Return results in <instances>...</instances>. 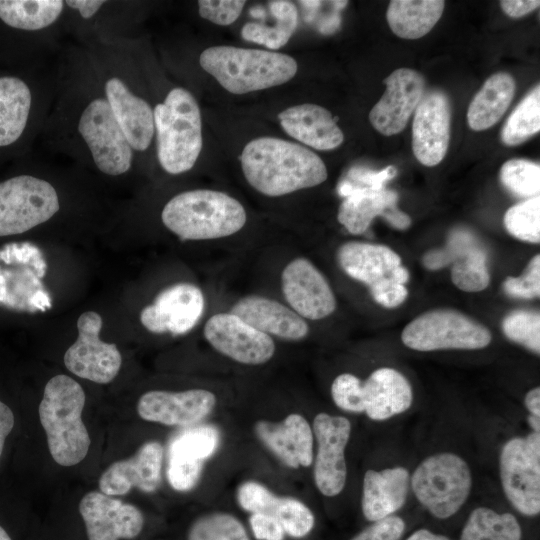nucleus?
I'll return each instance as SVG.
<instances>
[{"mask_svg":"<svg viewBox=\"0 0 540 540\" xmlns=\"http://www.w3.org/2000/svg\"><path fill=\"white\" fill-rule=\"evenodd\" d=\"M80 45L139 163L152 150L155 131L151 94L146 89L131 38Z\"/></svg>","mask_w":540,"mask_h":540,"instance_id":"2","label":"nucleus"},{"mask_svg":"<svg viewBox=\"0 0 540 540\" xmlns=\"http://www.w3.org/2000/svg\"><path fill=\"white\" fill-rule=\"evenodd\" d=\"M504 225L514 237L531 243L540 241V197L526 199L510 207Z\"/></svg>","mask_w":540,"mask_h":540,"instance_id":"41","label":"nucleus"},{"mask_svg":"<svg viewBox=\"0 0 540 540\" xmlns=\"http://www.w3.org/2000/svg\"><path fill=\"white\" fill-rule=\"evenodd\" d=\"M62 209L61 190L46 172H23L0 181V237L44 225Z\"/></svg>","mask_w":540,"mask_h":540,"instance_id":"9","label":"nucleus"},{"mask_svg":"<svg viewBox=\"0 0 540 540\" xmlns=\"http://www.w3.org/2000/svg\"><path fill=\"white\" fill-rule=\"evenodd\" d=\"M528 423L533 429V432H540V416L529 415Z\"/></svg>","mask_w":540,"mask_h":540,"instance_id":"54","label":"nucleus"},{"mask_svg":"<svg viewBox=\"0 0 540 540\" xmlns=\"http://www.w3.org/2000/svg\"><path fill=\"white\" fill-rule=\"evenodd\" d=\"M450 139V105L441 91L422 97L414 111L412 147L416 159L425 166H436L445 157Z\"/></svg>","mask_w":540,"mask_h":540,"instance_id":"25","label":"nucleus"},{"mask_svg":"<svg viewBox=\"0 0 540 540\" xmlns=\"http://www.w3.org/2000/svg\"><path fill=\"white\" fill-rule=\"evenodd\" d=\"M187 540H250L243 524L224 512L205 514L189 527Z\"/></svg>","mask_w":540,"mask_h":540,"instance_id":"38","label":"nucleus"},{"mask_svg":"<svg viewBox=\"0 0 540 540\" xmlns=\"http://www.w3.org/2000/svg\"><path fill=\"white\" fill-rule=\"evenodd\" d=\"M161 97L151 98L155 158L164 172L180 175L196 164L203 146L202 119L194 95L172 86Z\"/></svg>","mask_w":540,"mask_h":540,"instance_id":"5","label":"nucleus"},{"mask_svg":"<svg viewBox=\"0 0 540 540\" xmlns=\"http://www.w3.org/2000/svg\"><path fill=\"white\" fill-rule=\"evenodd\" d=\"M0 540H12L9 533L6 531V529L0 525Z\"/></svg>","mask_w":540,"mask_h":540,"instance_id":"55","label":"nucleus"},{"mask_svg":"<svg viewBox=\"0 0 540 540\" xmlns=\"http://www.w3.org/2000/svg\"><path fill=\"white\" fill-rule=\"evenodd\" d=\"M268 8L275 18V23L265 25L248 22L243 26L241 35L249 42L276 50L284 46L294 33L298 23V12L292 2L284 0L271 1Z\"/></svg>","mask_w":540,"mask_h":540,"instance_id":"35","label":"nucleus"},{"mask_svg":"<svg viewBox=\"0 0 540 540\" xmlns=\"http://www.w3.org/2000/svg\"><path fill=\"white\" fill-rule=\"evenodd\" d=\"M418 501L436 518L454 515L467 500L472 486L470 468L454 453L427 457L411 477Z\"/></svg>","mask_w":540,"mask_h":540,"instance_id":"11","label":"nucleus"},{"mask_svg":"<svg viewBox=\"0 0 540 540\" xmlns=\"http://www.w3.org/2000/svg\"><path fill=\"white\" fill-rule=\"evenodd\" d=\"M436 258L442 268L452 263L451 279L460 290L479 292L489 285L486 251L468 230H454L447 245L436 250Z\"/></svg>","mask_w":540,"mask_h":540,"instance_id":"29","label":"nucleus"},{"mask_svg":"<svg viewBox=\"0 0 540 540\" xmlns=\"http://www.w3.org/2000/svg\"><path fill=\"white\" fill-rule=\"evenodd\" d=\"M442 0H393L386 18L391 30L400 38L418 39L429 33L442 16Z\"/></svg>","mask_w":540,"mask_h":540,"instance_id":"34","label":"nucleus"},{"mask_svg":"<svg viewBox=\"0 0 540 540\" xmlns=\"http://www.w3.org/2000/svg\"><path fill=\"white\" fill-rule=\"evenodd\" d=\"M337 262L351 278L368 286L374 300L386 308L402 304L408 290L407 269L391 248L361 241H348L337 250Z\"/></svg>","mask_w":540,"mask_h":540,"instance_id":"10","label":"nucleus"},{"mask_svg":"<svg viewBox=\"0 0 540 540\" xmlns=\"http://www.w3.org/2000/svg\"><path fill=\"white\" fill-rule=\"evenodd\" d=\"M364 412L372 420H385L406 411L413 393L408 380L397 370H375L363 383Z\"/></svg>","mask_w":540,"mask_h":540,"instance_id":"32","label":"nucleus"},{"mask_svg":"<svg viewBox=\"0 0 540 540\" xmlns=\"http://www.w3.org/2000/svg\"><path fill=\"white\" fill-rule=\"evenodd\" d=\"M85 401L84 389L68 375H56L44 387L39 419L50 455L61 466L77 465L88 454L91 439L82 420Z\"/></svg>","mask_w":540,"mask_h":540,"instance_id":"7","label":"nucleus"},{"mask_svg":"<svg viewBox=\"0 0 540 540\" xmlns=\"http://www.w3.org/2000/svg\"><path fill=\"white\" fill-rule=\"evenodd\" d=\"M505 336L531 350L540 352V315L538 312L518 310L506 316L502 323Z\"/></svg>","mask_w":540,"mask_h":540,"instance_id":"42","label":"nucleus"},{"mask_svg":"<svg viewBox=\"0 0 540 540\" xmlns=\"http://www.w3.org/2000/svg\"><path fill=\"white\" fill-rule=\"evenodd\" d=\"M280 287L286 304L306 321L324 319L336 309V298L330 284L305 257L293 258L284 266Z\"/></svg>","mask_w":540,"mask_h":540,"instance_id":"19","label":"nucleus"},{"mask_svg":"<svg viewBox=\"0 0 540 540\" xmlns=\"http://www.w3.org/2000/svg\"><path fill=\"white\" fill-rule=\"evenodd\" d=\"M386 90L369 113L372 126L381 134L400 133L424 94L423 76L410 68H398L384 79Z\"/></svg>","mask_w":540,"mask_h":540,"instance_id":"24","label":"nucleus"},{"mask_svg":"<svg viewBox=\"0 0 540 540\" xmlns=\"http://www.w3.org/2000/svg\"><path fill=\"white\" fill-rule=\"evenodd\" d=\"M540 130V86L537 85L514 109L502 130L505 145L516 146Z\"/></svg>","mask_w":540,"mask_h":540,"instance_id":"37","label":"nucleus"},{"mask_svg":"<svg viewBox=\"0 0 540 540\" xmlns=\"http://www.w3.org/2000/svg\"><path fill=\"white\" fill-rule=\"evenodd\" d=\"M502 184L513 194L522 198L539 196L540 166L526 159L506 161L500 170Z\"/></svg>","mask_w":540,"mask_h":540,"instance_id":"40","label":"nucleus"},{"mask_svg":"<svg viewBox=\"0 0 540 540\" xmlns=\"http://www.w3.org/2000/svg\"><path fill=\"white\" fill-rule=\"evenodd\" d=\"M255 434L285 466L309 467L314 459L313 430L304 416L291 413L280 422L259 420Z\"/></svg>","mask_w":540,"mask_h":540,"instance_id":"27","label":"nucleus"},{"mask_svg":"<svg viewBox=\"0 0 540 540\" xmlns=\"http://www.w3.org/2000/svg\"><path fill=\"white\" fill-rule=\"evenodd\" d=\"M503 491L520 513L537 515L540 511V432L507 441L500 454Z\"/></svg>","mask_w":540,"mask_h":540,"instance_id":"14","label":"nucleus"},{"mask_svg":"<svg viewBox=\"0 0 540 540\" xmlns=\"http://www.w3.org/2000/svg\"><path fill=\"white\" fill-rule=\"evenodd\" d=\"M200 67L233 94L281 85L292 79L297 63L287 54L234 46H212L198 58Z\"/></svg>","mask_w":540,"mask_h":540,"instance_id":"8","label":"nucleus"},{"mask_svg":"<svg viewBox=\"0 0 540 540\" xmlns=\"http://www.w3.org/2000/svg\"><path fill=\"white\" fill-rule=\"evenodd\" d=\"M339 193L345 197L338 210V221L351 234H362L376 216L384 217L393 227L406 229L410 217L397 208L398 194L386 188L374 190L343 182Z\"/></svg>","mask_w":540,"mask_h":540,"instance_id":"23","label":"nucleus"},{"mask_svg":"<svg viewBox=\"0 0 540 540\" xmlns=\"http://www.w3.org/2000/svg\"><path fill=\"white\" fill-rule=\"evenodd\" d=\"M284 131L292 138L317 150H332L344 140L332 114L322 106L301 104L278 114Z\"/></svg>","mask_w":540,"mask_h":540,"instance_id":"30","label":"nucleus"},{"mask_svg":"<svg viewBox=\"0 0 540 540\" xmlns=\"http://www.w3.org/2000/svg\"><path fill=\"white\" fill-rule=\"evenodd\" d=\"M230 312L273 339L300 341L309 333L307 321L287 304L263 295L239 298Z\"/></svg>","mask_w":540,"mask_h":540,"instance_id":"28","label":"nucleus"},{"mask_svg":"<svg viewBox=\"0 0 540 540\" xmlns=\"http://www.w3.org/2000/svg\"><path fill=\"white\" fill-rule=\"evenodd\" d=\"M268 487L257 481H245L236 493L239 506L251 514L267 513L275 497Z\"/></svg>","mask_w":540,"mask_h":540,"instance_id":"45","label":"nucleus"},{"mask_svg":"<svg viewBox=\"0 0 540 540\" xmlns=\"http://www.w3.org/2000/svg\"><path fill=\"white\" fill-rule=\"evenodd\" d=\"M56 93L40 137L45 148L97 174L123 178L138 164L78 43L56 59Z\"/></svg>","mask_w":540,"mask_h":540,"instance_id":"1","label":"nucleus"},{"mask_svg":"<svg viewBox=\"0 0 540 540\" xmlns=\"http://www.w3.org/2000/svg\"><path fill=\"white\" fill-rule=\"evenodd\" d=\"M247 182L259 193L279 197L311 188L327 179L322 159L308 148L287 140H251L241 154Z\"/></svg>","mask_w":540,"mask_h":540,"instance_id":"3","label":"nucleus"},{"mask_svg":"<svg viewBox=\"0 0 540 540\" xmlns=\"http://www.w3.org/2000/svg\"><path fill=\"white\" fill-rule=\"evenodd\" d=\"M245 1L240 0H200L198 14L217 25H230L240 16Z\"/></svg>","mask_w":540,"mask_h":540,"instance_id":"46","label":"nucleus"},{"mask_svg":"<svg viewBox=\"0 0 540 540\" xmlns=\"http://www.w3.org/2000/svg\"><path fill=\"white\" fill-rule=\"evenodd\" d=\"M79 513L88 540H131L144 526L140 509L101 491L86 493L79 502Z\"/></svg>","mask_w":540,"mask_h":540,"instance_id":"21","label":"nucleus"},{"mask_svg":"<svg viewBox=\"0 0 540 540\" xmlns=\"http://www.w3.org/2000/svg\"><path fill=\"white\" fill-rule=\"evenodd\" d=\"M501 8L510 17L520 18L539 7L538 0H503Z\"/></svg>","mask_w":540,"mask_h":540,"instance_id":"50","label":"nucleus"},{"mask_svg":"<svg viewBox=\"0 0 540 540\" xmlns=\"http://www.w3.org/2000/svg\"><path fill=\"white\" fill-rule=\"evenodd\" d=\"M406 540H449L444 535L435 534L427 529H419L412 533Z\"/></svg>","mask_w":540,"mask_h":540,"instance_id":"53","label":"nucleus"},{"mask_svg":"<svg viewBox=\"0 0 540 540\" xmlns=\"http://www.w3.org/2000/svg\"><path fill=\"white\" fill-rule=\"evenodd\" d=\"M203 336L216 352L244 365L265 364L276 352L272 337L230 311L209 317L203 327Z\"/></svg>","mask_w":540,"mask_h":540,"instance_id":"16","label":"nucleus"},{"mask_svg":"<svg viewBox=\"0 0 540 540\" xmlns=\"http://www.w3.org/2000/svg\"><path fill=\"white\" fill-rule=\"evenodd\" d=\"M404 530V521L392 515L373 522L351 540H399Z\"/></svg>","mask_w":540,"mask_h":540,"instance_id":"47","label":"nucleus"},{"mask_svg":"<svg viewBox=\"0 0 540 540\" xmlns=\"http://www.w3.org/2000/svg\"><path fill=\"white\" fill-rule=\"evenodd\" d=\"M164 227L182 241H208L232 236L247 222L244 206L217 190L191 189L172 196L163 206Z\"/></svg>","mask_w":540,"mask_h":540,"instance_id":"6","label":"nucleus"},{"mask_svg":"<svg viewBox=\"0 0 540 540\" xmlns=\"http://www.w3.org/2000/svg\"><path fill=\"white\" fill-rule=\"evenodd\" d=\"M216 395L201 388L179 392L151 390L140 396L136 409L145 421L189 427L204 420L215 408Z\"/></svg>","mask_w":540,"mask_h":540,"instance_id":"22","label":"nucleus"},{"mask_svg":"<svg viewBox=\"0 0 540 540\" xmlns=\"http://www.w3.org/2000/svg\"><path fill=\"white\" fill-rule=\"evenodd\" d=\"M507 294L518 298H535L540 295V255L534 256L520 277H509L503 284Z\"/></svg>","mask_w":540,"mask_h":540,"instance_id":"44","label":"nucleus"},{"mask_svg":"<svg viewBox=\"0 0 540 540\" xmlns=\"http://www.w3.org/2000/svg\"><path fill=\"white\" fill-rule=\"evenodd\" d=\"M283 527L285 534L292 538L306 536L314 527L312 511L300 500L293 497L276 496L268 512Z\"/></svg>","mask_w":540,"mask_h":540,"instance_id":"39","label":"nucleus"},{"mask_svg":"<svg viewBox=\"0 0 540 540\" xmlns=\"http://www.w3.org/2000/svg\"><path fill=\"white\" fill-rule=\"evenodd\" d=\"M14 414L10 407L0 401V457L3 452L7 436L14 427Z\"/></svg>","mask_w":540,"mask_h":540,"instance_id":"51","label":"nucleus"},{"mask_svg":"<svg viewBox=\"0 0 540 540\" xmlns=\"http://www.w3.org/2000/svg\"><path fill=\"white\" fill-rule=\"evenodd\" d=\"M102 317L95 311L77 320L78 337L64 354L65 367L74 375L98 384L110 383L119 373L122 356L113 343L101 340Z\"/></svg>","mask_w":540,"mask_h":540,"instance_id":"15","label":"nucleus"},{"mask_svg":"<svg viewBox=\"0 0 540 540\" xmlns=\"http://www.w3.org/2000/svg\"><path fill=\"white\" fill-rule=\"evenodd\" d=\"M63 28L76 43L136 37L132 34L139 2L126 0H64Z\"/></svg>","mask_w":540,"mask_h":540,"instance_id":"13","label":"nucleus"},{"mask_svg":"<svg viewBox=\"0 0 540 540\" xmlns=\"http://www.w3.org/2000/svg\"><path fill=\"white\" fill-rule=\"evenodd\" d=\"M205 296L197 285L180 282L164 288L140 313V322L149 332L173 336L190 332L201 319Z\"/></svg>","mask_w":540,"mask_h":540,"instance_id":"17","label":"nucleus"},{"mask_svg":"<svg viewBox=\"0 0 540 540\" xmlns=\"http://www.w3.org/2000/svg\"><path fill=\"white\" fill-rule=\"evenodd\" d=\"M514 92L515 81L510 74L500 72L489 77L469 105L470 128L482 131L496 124L511 104Z\"/></svg>","mask_w":540,"mask_h":540,"instance_id":"33","label":"nucleus"},{"mask_svg":"<svg viewBox=\"0 0 540 540\" xmlns=\"http://www.w3.org/2000/svg\"><path fill=\"white\" fill-rule=\"evenodd\" d=\"M249 524L257 540H284L285 531L281 524L266 513H253Z\"/></svg>","mask_w":540,"mask_h":540,"instance_id":"48","label":"nucleus"},{"mask_svg":"<svg viewBox=\"0 0 540 540\" xmlns=\"http://www.w3.org/2000/svg\"><path fill=\"white\" fill-rule=\"evenodd\" d=\"M56 83V63L53 68L0 73V152L22 149L40 136Z\"/></svg>","mask_w":540,"mask_h":540,"instance_id":"4","label":"nucleus"},{"mask_svg":"<svg viewBox=\"0 0 540 540\" xmlns=\"http://www.w3.org/2000/svg\"><path fill=\"white\" fill-rule=\"evenodd\" d=\"M525 406L531 415L540 416V388L536 387L527 392Z\"/></svg>","mask_w":540,"mask_h":540,"instance_id":"52","label":"nucleus"},{"mask_svg":"<svg viewBox=\"0 0 540 540\" xmlns=\"http://www.w3.org/2000/svg\"><path fill=\"white\" fill-rule=\"evenodd\" d=\"M397 174L395 166H388L380 171H372L363 168L353 169L350 176L363 184L362 187H368L374 190H380L385 188L384 184L394 178Z\"/></svg>","mask_w":540,"mask_h":540,"instance_id":"49","label":"nucleus"},{"mask_svg":"<svg viewBox=\"0 0 540 540\" xmlns=\"http://www.w3.org/2000/svg\"><path fill=\"white\" fill-rule=\"evenodd\" d=\"M408 488L409 473L404 467L366 471L361 499L363 515L372 522L392 516L404 505Z\"/></svg>","mask_w":540,"mask_h":540,"instance_id":"31","label":"nucleus"},{"mask_svg":"<svg viewBox=\"0 0 540 540\" xmlns=\"http://www.w3.org/2000/svg\"><path fill=\"white\" fill-rule=\"evenodd\" d=\"M331 396L335 405L344 411L364 412L363 382L351 373H342L333 380Z\"/></svg>","mask_w":540,"mask_h":540,"instance_id":"43","label":"nucleus"},{"mask_svg":"<svg viewBox=\"0 0 540 540\" xmlns=\"http://www.w3.org/2000/svg\"><path fill=\"white\" fill-rule=\"evenodd\" d=\"M521 535V527L515 516L479 507L470 513L460 540H521Z\"/></svg>","mask_w":540,"mask_h":540,"instance_id":"36","label":"nucleus"},{"mask_svg":"<svg viewBox=\"0 0 540 540\" xmlns=\"http://www.w3.org/2000/svg\"><path fill=\"white\" fill-rule=\"evenodd\" d=\"M163 459L160 442H145L131 457L113 462L101 474L99 489L109 496L125 495L132 488L154 492L161 483Z\"/></svg>","mask_w":540,"mask_h":540,"instance_id":"26","label":"nucleus"},{"mask_svg":"<svg viewBox=\"0 0 540 540\" xmlns=\"http://www.w3.org/2000/svg\"><path fill=\"white\" fill-rule=\"evenodd\" d=\"M220 444L218 429L209 424L186 427L170 440L166 475L170 486L179 492L193 489L199 482L205 462Z\"/></svg>","mask_w":540,"mask_h":540,"instance_id":"20","label":"nucleus"},{"mask_svg":"<svg viewBox=\"0 0 540 540\" xmlns=\"http://www.w3.org/2000/svg\"><path fill=\"white\" fill-rule=\"evenodd\" d=\"M402 342L417 351L481 349L491 342L490 331L481 323L450 309L428 311L408 323Z\"/></svg>","mask_w":540,"mask_h":540,"instance_id":"12","label":"nucleus"},{"mask_svg":"<svg viewBox=\"0 0 540 540\" xmlns=\"http://www.w3.org/2000/svg\"><path fill=\"white\" fill-rule=\"evenodd\" d=\"M312 430L317 442V453L313 459L315 485L324 496H336L346 483L344 453L351 434V423L342 416L319 413L313 420Z\"/></svg>","mask_w":540,"mask_h":540,"instance_id":"18","label":"nucleus"}]
</instances>
